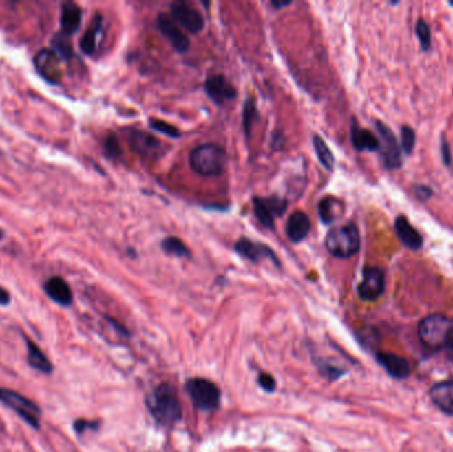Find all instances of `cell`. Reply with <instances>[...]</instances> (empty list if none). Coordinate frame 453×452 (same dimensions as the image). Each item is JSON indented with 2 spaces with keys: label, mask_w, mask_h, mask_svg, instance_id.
Listing matches in <instances>:
<instances>
[{
  "label": "cell",
  "mask_w": 453,
  "mask_h": 452,
  "mask_svg": "<svg viewBox=\"0 0 453 452\" xmlns=\"http://www.w3.org/2000/svg\"><path fill=\"white\" fill-rule=\"evenodd\" d=\"M150 414L162 427H174L182 419V406L174 387L170 383H160L146 400Z\"/></svg>",
  "instance_id": "obj_1"
},
{
  "label": "cell",
  "mask_w": 453,
  "mask_h": 452,
  "mask_svg": "<svg viewBox=\"0 0 453 452\" xmlns=\"http://www.w3.org/2000/svg\"><path fill=\"white\" fill-rule=\"evenodd\" d=\"M226 150L215 144H204L195 147L190 154L192 170L202 177H219L226 173Z\"/></svg>",
  "instance_id": "obj_2"
},
{
  "label": "cell",
  "mask_w": 453,
  "mask_h": 452,
  "mask_svg": "<svg viewBox=\"0 0 453 452\" xmlns=\"http://www.w3.org/2000/svg\"><path fill=\"white\" fill-rule=\"evenodd\" d=\"M418 334L421 344L427 349L444 350L452 340V320L443 314L428 316L419 324Z\"/></svg>",
  "instance_id": "obj_3"
},
{
  "label": "cell",
  "mask_w": 453,
  "mask_h": 452,
  "mask_svg": "<svg viewBox=\"0 0 453 452\" xmlns=\"http://www.w3.org/2000/svg\"><path fill=\"white\" fill-rule=\"evenodd\" d=\"M325 247L338 259H349L361 248V235L354 223L331 228L325 237Z\"/></svg>",
  "instance_id": "obj_4"
},
{
  "label": "cell",
  "mask_w": 453,
  "mask_h": 452,
  "mask_svg": "<svg viewBox=\"0 0 453 452\" xmlns=\"http://www.w3.org/2000/svg\"><path fill=\"white\" fill-rule=\"evenodd\" d=\"M186 391L192 405L204 413H212L219 407L220 389L212 380L195 377L186 382Z\"/></svg>",
  "instance_id": "obj_5"
},
{
  "label": "cell",
  "mask_w": 453,
  "mask_h": 452,
  "mask_svg": "<svg viewBox=\"0 0 453 452\" xmlns=\"http://www.w3.org/2000/svg\"><path fill=\"white\" fill-rule=\"evenodd\" d=\"M0 402L14 410L24 422L30 426L39 429L40 427V416L41 411L35 402L31 399L25 398L24 396L19 394L17 391L0 387Z\"/></svg>",
  "instance_id": "obj_6"
},
{
  "label": "cell",
  "mask_w": 453,
  "mask_h": 452,
  "mask_svg": "<svg viewBox=\"0 0 453 452\" xmlns=\"http://www.w3.org/2000/svg\"><path fill=\"white\" fill-rule=\"evenodd\" d=\"M375 127H377L378 134L381 137L379 151H381L384 166L390 170L399 169L403 162H401V147L398 145L395 134L391 131L390 127H386L383 122L377 121Z\"/></svg>",
  "instance_id": "obj_7"
},
{
  "label": "cell",
  "mask_w": 453,
  "mask_h": 452,
  "mask_svg": "<svg viewBox=\"0 0 453 452\" xmlns=\"http://www.w3.org/2000/svg\"><path fill=\"white\" fill-rule=\"evenodd\" d=\"M171 18L176 24L185 28L190 34H199L204 28V18L203 15L186 1H174L170 7Z\"/></svg>",
  "instance_id": "obj_8"
},
{
  "label": "cell",
  "mask_w": 453,
  "mask_h": 452,
  "mask_svg": "<svg viewBox=\"0 0 453 452\" xmlns=\"http://www.w3.org/2000/svg\"><path fill=\"white\" fill-rule=\"evenodd\" d=\"M384 290V273L378 267H366L362 281L358 286V294L364 301L378 300Z\"/></svg>",
  "instance_id": "obj_9"
},
{
  "label": "cell",
  "mask_w": 453,
  "mask_h": 452,
  "mask_svg": "<svg viewBox=\"0 0 453 452\" xmlns=\"http://www.w3.org/2000/svg\"><path fill=\"white\" fill-rule=\"evenodd\" d=\"M129 144L133 150L143 158H156L162 153V144L157 138L143 130L130 129L129 134Z\"/></svg>",
  "instance_id": "obj_10"
},
{
  "label": "cell",
  "mask_w": 453,
  "mask_h": 452,
  "mask_svg": "<svg viewBox=\"0 0 453 452\" xmlns=\"http://www.w3.org/2000/svg\"><path fill=\"white\" fill-rule=\"evenodd\" d=\"M204 91L209 98L218 104L224 105L228 101L235 100L238 92L223 74H211L204 83Z\"/></svg>",
  "instance_id": "obj_11"
},
{
  "label": "cell",
  "mask_w": 453,
  "mask_h": 452,
  "mask_svg": "<svg viewBox=\"0 0 453 452\" xmlns=\"http://www.w3.org/2000/svg\"><path fill=\"white\" fill-rule=\"evenodd\" d=\"M235 251L245 259L251 260L252 263H259L262 259H269L276 264V267H280V261L276 253L273 252L272 248H269L262 243L242 237L235 243Z\"/></svg>",
  "instance_id": "obj_12"
},
{
  "label": "cell",
  "mask_w": 453,
  "mask_h": 452,
  "mask_svg": "<svg viewBox=\"0 0 453 452\" xmlns=\"http://www.w3.org/2000/svg\"><path fill=\"white\" fill-rule=\"evenodd\" d=\"M158 28L160 34L169 40L175 51L183 54L190 48V40L183 34V31L178 27L176 21L166 14H160L158 17Z\"/></svg>",
  "instance_id": "obj_13"
},
{
  "label": "cell",
  "mask_w": 453,
  "mask_h": 452,
  "mask_svg": "<svg viewBox=\"0 0 453 452\" xmlns=\"http://www.w3.org/2000/svg\"><path fill=\"white\" fill-rule=\"evenodd\" d=\"M44 290L48 297L53 300L56 304L63 307H70L73 301V293L70 290V284L59 276H53L47 280L44 284Z\"/></svg>",
  "instance_id": "obj_14"
},
{
  "label": "cell",
  "mask_w": 453,
  "mask_h": 452,
  "mask_svg": "<svg viewBox=\"0 0 453 452\" xmlns=\"http://www.w3.org/2000/svg\"><path fill=\"white\" fill-rule=\"evenodd\" d=\"M59 54L54 51L44 50L39 52L36 57V68L40 74L47 78L50 83L57 84L60 81V69H59Z\"/></svg>",
  "instance_id": "obj_15"
},
{
  "label": "cell",
  "mask_w": 453,
  "mask_h": 452,
  "mask_svg": "<svg viewBox=\"0 0 453 452\" xmlns=\"http://www.w3.org/2000/svg\"><path fill=\"white\" fill-rule=\"evenodd\" d=\"M312 230V223L309 217L304 211H295L286 223V235L293 241L299 243Z\"/></svg>",
  "instance_id": "obj_16"
},
{
  "label": "cell",
  "mask_w": 453,
  "mask_h": 452,
  "mask_svg": "<svg viewBox=\"0 0 453 452\" xmlns=\"http://www.w3.org/2000/svg\"><path fill=\"white\" fill-rule=\"evenodd\" d=\"M395 231L401 239V243L410 250H420L423 247V237L417 231L415 227L411 226L410 220L404 215L397 217L395 220Z\"/></svg>",
  "instance_id": "obj_17"
},
{
  "label": "cell",
  "mask_w": 453,
  "mask_h": 452,
  "mask_svg": "<svg viewBox=\"0 0 453 452\" xmlns=\"http://www.w3.org/2000/svg\"><path fill=\"white\" fill-rule=\"evenodd\" d=\"M430 396L432 402L435 403L436 406L450 414L453 416V380H443L436 383L435 386H432Z\"/></svg>",
  "instance_id": "obj_18"
},
{
  "label": "cell",
  "mask_w": 453,
  "mask_h": 452,
  "mask_svg": "<svg viewBox=\"0 0 453 452\" xmlns=\"http://www.w3.org/2000/svg\"><path fill=\"white\" fill-rule=\"evenodd\" d=\"M377 360L387 370V373L395 378H405L411 373V366L408 361L397 354L381 352L377 354Z\"/></svg>",
  "instance_id": "obj_19"
},
{
  "label": "cell",
  "mask_w": 453,
  "mask_h": 452,
  "mask_svg": "<svg viewBox=\"0 0 453 452\" xmlns=\"http://www.w3.org/2000/svg\"><path fill=\"white\" fill-rule=\"evenodd\" d=\"M351 144L358 151H378L381 144L374 133L358 127L355 121L351 125Z\"/></svg>",
  "instance_id": "obj_20"
},
{
  "label": "cell",
  "mask_w": 453,
  "mask_h": 452,
  "mask_svg": "<svg viewBox=\"0 0 453 452\" xmlns=\"http://www.w3.org/2000/svg\"><path fill=\"white\" fill-rule=\"evenodd\" d=\"M83 20V11L76 3H65L61 8L60 25L64 35H73L78 31Z\"/></svg>",
  "instance_id": "obj_21"
},
{
  "label": "cell",
  "mask_w": 453,
  "mask_h": 452,
  "mask_svg": "<svg viewBox=\"0 0 453 452\" xmlns=\"http://www.w3.org/2000/svg\"><path fill=\"white\" fill-rule=\"evenodd\" d=\"M101 27H103V17L100 14H97L92 20L87 32L84 34V36L81 37V41H80V48L84 54H89V56L94 54V51L97 48V37L101 32Z\"/></svg>",
  "instance_id": "obj_22"
},
{
  "label": "cell",
  "mask_w": 453,
  "mask_h": 452,
  "mask_svg": "<svg viewBox=\"0 0 453 452\" xmlns=\"http://www.w3.org/2000/svg\"><path fill=\"white\" fill-rule=\"evenodd\" d=\"M27 350H28V363L31 367L36 370L50 374L53 372L52 362L48 360V357L41 352V349L32 341L27 340Z\"/></svg>",
  "instance_id": "obj_23"
},
{
  "label": "cell",
  "mask_w": 453,
  "mask_h": 452,
  "mask_svg": "<svg viewBox=\"0 0 453 452\" xmlns=\"http://www.w3.org/2000/svg\"><path fill=\"white\" fill-rule=\"evenodd\" d=\"M253 213L255 217L260 222L262 227L268 230H275V217L271 213L268 204L264 198H255L253 200Z\"/></svg>",
  "instance_id": "obj_24"
},
{
  "label": "cell",
  "mask_w": 453,
  "mask_h": 452,
  "mask_svg": "<svg viewBox=\"0 0 453 452\" xmlns=\"http://www.w3.org/2000/svg\"><path fill=\"white\" fill-rule=\"evenodd\" d=\"M162 250L169 255H174L178 257H191V252L187 246L176 236H167L160 243Z\"/></svg>",
  "instance_id": "obj_25"
},
{
  "label": "cell",
  "mask_w": 453,
  "mask_h": 452,
  "mask_svg": "<svg viewBox=\"0 0 453 452\" xmlns=\"http://www.w3.org/2000/svg\"><path fill=\"white\" fill-rule=\"evenodd\" d=\"M313 146L314 150H315V154L319 160L321 164L326 169L331 171L334 169V155L329 149L328 144L319 137V136H314L313 137Z\"/></svg>",
  "instance_id": "obj_26"
},
{
  "label": "cell",
  "mask_w": 453,
  "mask_h": 452,
  "mask_svg": "<svg viewBox=\"0 0 453 452\" xmlns=\"http://www.w3.org/2000/svg\"><path fill=\"white\" fill-rule=\"evenodd\" d=\"M338 206L339 202L338 200H333V198H324L319 202L318 204V215L319 219L325 223V224H330L333 220H335V217H338Z\"/></svg>",
  "instance_id": "obj_27"
},
{
  "label": "cell",
  "mask_w": 453,
  "mask_h": 452,
  "mask_svg": "<svg viewBox=\"0 0 453 452\" xmlns=\"http://www.w3.org/2000/svg\"><path fill=\"white\" fill-rule=\"evenodd\" d=\"M257 116H259V111H257V108L255 105L253 98H248L245 101L244 111H243V125H244L245 136L246 137H249L251 129H252L253 122L257 120Z\"/></svg>",
  "instance_id": "obj_28"
},
{
  "label": "cell",
  "mask_w": 453,
  "mask_h": 452,
  "mask_svg": "<svg viewBox=\"0 0 453 452\" xmlns=\"http://www.w3.org/2000/svg\"><path fill=\"white\" fill-rule=\"evenodd\" d=\"M104 153L105 155L110 160H117L121 157L123 150L118 138L114 134H110L105 138L104 141Z\"/></svg>",
  "instance_id": "obj_29"
},
{
  "label": "cell",
  "mask_w": 453,
  "mask_h": 452,
  "mask_svg": "<svg viewBox=\"0 0 453 452\" xmlns=\"http://www.w3.org/2000/svg\"><path fill=\"white\" fill-rule=\"evenodd\" d=\"M149 125L156 130V131H159L170 138H179L180 137V131L174 127V125H170L162 120H158V118H150L149 120Z\"/></svg>",
  "instance_id": "obj_30"
},
{
  "label": "cell",
  "mask_w": 453,
  "mask_h": 452,
  "mask_svg": "<svg viewBox=\"0 0 453 452\" xmlns=\"http://www.w3.org/2000/svg\"><path fill=\"white\" fill-rule=\"evenodd\" d=\"M417 36L419 37L420 40V44H421V50L424 51H428L431 48V41H432V37H431V30H430V25L423 20L420 19L417 23Z\"/></svg>",
  "instance_id": "obj_31"
},
{
  "label": "cell",
  "mask_w": 453,
  "mask_h": 452,
  "mask_svg": "<svg viewBox=\"0 0 453 452\" xmlns=\"http://www.w3.org/2000/svg\"><path fill=\"white\" fill-rule=\"evenodd\" d=\"M417 142V136L415 130L408 125H404L401 127V149L405 154H411L414 151Z\"/></svg>",
  "instance_id": "obj_32"
},
{
  "label": "cell",
  "mask_w": 453,
  "mask_h": 452,
  "mask_svg": "<svg viewBox=\"0 0 453 452\" xmlns=\"http://www.w3.org/2000/svg\"><path fill=\"white\" fill-rule=\"evenodd\" d=\"M264 200L266 202V204H268L271 213L273 214V217H281V215H284V213L286 211L288 203L282 200V198L273 195V197L264 198Z\"/></svg>",
  "instance_id": "obj_33"
},
{
  "label": "cell",
  "mask_w": 453,
  "mask_h": 452,
  "mask_svg": "<svg viewBox=\"0 0 453 452\" xmlns=\"http://www.w3.org/2000/svg\"><path fill=\"white\" fill-rule=\"evenodd\" d=\"M257 382L268 393H273L276 390V380L269 373H260Z\"/></svg>",
  "instance_id": "obj_34"
},
{
  "label": "cell",
  "mask_w": 453,
  "mask_h": 452,
  "mask_svg": "<svg viewBox=\"0 0 453 452\" xmlns=\"http://www.w3.org/2000/svg\"><path fill=\"white\" fill-rule=\"evenodd\" d=\"M98 427V423L96 422H87L85 419H78L74 422V430L77 434H81L84 431H87V429L96 430Z\"/></svg>",
  "instance_id": "obj_35"
},
{
  "label": "cell",
  "mask_w": 453,
  "mask_h": 452,
  "mask_svg": "<svg viewBox=\"0 0 453 452\" xmlns=\"http://www.w3.org/2000/svg\"><path fill=\"white\" fill-rule=\"evenodd\" d=\"M415 194L420 200H428L434 195V191L424 184H419L415 186Z\"/></svg>",
  "instance_id": "obj_36"
},
{
  "label": "cell",
  "mask_w": 453,
  "mask_h": 452,
  "mask_svg": "<svg viewBox=\"0 0 453 452\" xmlns=\"http://www.w3.org/2000/svg\"><path fill=\"white\" fill-rule=\"evenodd\" d=\"M441 155H443V161L445 164H451L452 162V155H451V150H450V146H448V142L447 140L443 137L441 140Z\"/></svg>",
  "instance_id": "obj_37"
},
{
  "label": "cell",
  "mask_w": 453,
  "mask_h": 452,
  "mask_svg": "<svg viewBox=\"0 0 453 452\" xmlns=\"http://www.w3.org/2000/svg\"><path fill=\"white\" fill-rule=\"evenodd\" d=\"M10 301H11L10 293L0 286V305H7L10 304Z\"/></svg>",
  "instance_id": "obj_38"
},
{
  "label": "cell",
  "mask_w": 453,
  "mask_h": 452,
  "mask_svg": "<svg viewBox=\"0 0 453 452\" xmlns=\"http://www.w3.org/2000/svg\"><path fill=\"white\" fill-rule=\"evenodd\" d=\"M291 3L289 1H284V3H280V1H272V6L276 7V8H281V7H285V6H289Z\"/></svg>",
  "instance_id": "obj_39"
},
{
  "label": "cell",
  "mask_w": 453,
  "mask_h": 452,
  "mask_svg": "<svg viewBox=\"0 0 453 452\" xmlns=\"http://www.w3.org/2000/svg\"><path fill=\"white\" fill-rule=\"evenodd\" d=\"M447 350L450 352V354L453 357V337L452 340H451V344L448 345V347H447Z\"/></svg>",
  "instance_id": "obj_40"
},
{
  "label": "cell",
  "mask_w": 453,
  "mask_h": 452,
  "mask_svg": "<svg viewBox=\"0 0 453 452\" xmlns=\"http://www.w3.org/2000/svg\"><path fill=\"white\" fill-rule=\"evenodd\" d=\"M3 236H4V233H3V231H1V230H0V240H1V239H3Z\"/></svg>",
  "instance_id": "obj_41"
}]
</instances>
